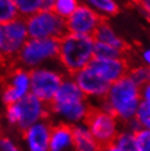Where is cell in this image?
I'll list each match as a JSON object with an SVG mask.
<instances>
[{"label": "cell", "instance_id": "cell-12", "mask_svg": "<svg viewBox=\"0 0 150 151\" xmlns=\"http://www.w3.org/2000/svg\"><path fill=\"white\" fill-rule=\"evenodd\" d=\"M71 77L87 99H95L101 101L106 95L111 86L97 75V72L90 66H87L86 68L79 70Z\"/></svg>", "mask_w": 150, "mask_h": 151}, {"label": "cell", "instance_id": "cell-32", "mask_svg": "<svg viewBox=\"0 0 150 151\" xmlns=\"http://www.w3.org/2000/svg\"><path fill=\"white\" fill-rule=\"evenodd\" d=\"M98 151H122V150L118 149L114 144H112V145L104 146V147H100V149H99Z\"/></svg>", "mask_w": 150, "mask_h": 151}, {"label": "cell", "instance_id": "cell-9", "mask_svg": "<svg viewBox=\"0 0 150 151\" xmlns=\"http://www.w3.org/2000/svg\"><path fill=\"white\" fill-rule=\"evenodd\" d=\"M4 27V48H2V61H10L13 64L15 57L29 40V33L26 29L25 19L17 18Z\"/></svg>", "mask_w": 150, "mask_h": 151}, {"label": "cell", "instance_id": "cell-3", "mask_svg": "<svg viewBox=\"0 0 150 151\" xmlns=\"http://www.w3.org/2000/svg\"><path fill=\"white\" fill-rule=\"evenodd\" d=\"M4 116L8 124L23 132L35 123L48 118L49 106L30 93L6 106Z\"/></svg>", "mask_w": 150, "mask_h": 151}, {"label": "cell", "instance_id": "cell-21", "mask_svg": "<svg viewBox=\"0 0 150 151\" xmlns=\"http://www.w3.org/2000/svg\"><path fill=\"white\" fill-rule=\"evenodd\" d=\"M79 4V0H55L50 9L61 19L67 20L76 11Z\"/></svg>", "mask_w": 150, "mask_h": 151}, {"label": "cell", "instance_id": "cell-19", "mask_svg": "<svg viewBox=\"0 0 150 151\" xmlns=\"http://www.w3.org/2000/svg\"><path fill=\"white\" fill-rule=\"evenodd\" d=\"M18 14L22 19H27L45 8L43 0H13Z\"/></svg>", "mask_w": 150, "mask_h": 151}, {"label": "cell", "instance_id": "cell-31", "mask_svg": "<svg viewBox=\"0 0 150 151\" xmlns=\"http://www.w3.org/2000/svg\"><path fill=\"white\" fill-rule=\"evenodd\" d=\"M4 27L0 24V61H2V48H4Z\"/></svg>", "mask_w": 150, "mask_h": 151}, {"label": "cell", "instance_id": "cell-34", "mask_svg": "<svg viewBox=\"0 0 150 151\" xmlns=\"http://www.w3.org/2000/svg\"><path fill=\"white\" fill-rule=\"evenodd\" d=\"M134 151H138V150H137V149H136V150H134Z\"/></svg>", "mask_w": 150, "mask_h": 151}, {"label": "cell", "instance_id": "cell-24", "mask_svg": "<svg viewBox=\"0 0 150 151\" xmlns=\"http://www.w3.org/2000/svg\"><path fill=\"white\" fill-rule=\"evenodd\" d=\"M127 75L140 88L150 81V67L146 65H139V66L131 67L128 70Z\"/></svg>", "mask_w": 150, "mask_h": 151}, {"label": "cell", "instance_id": "cell-11", "mask_svg": "<svg viewBox=\"0 0 150 151\" xmlns=\"http://www.w3.org/2000/svg\"><path fill=\"white\" fill-rule=\"evenodd\" d=\"M48 106L49 115H54L60 123L70 126L84 123L92 109L88 99L72 102H52Z\"/></svg>", "mask_w": 150, "mask_h": 151}, {"label": "cell", "instance_id": "cell-22", "mask_svg": "<svg viewBox=\"0 0 150 151\" xmlns=\"http://www.w3.org/2000/svg\"><path fill=\"white\" fill-rule=\"evenodd\" d=\"M114 145L122 151L136 150L137 148H136L135 132L129 130V129L120 130L117 135L116 139L114 140Z\"/></svg>", "mask_w": 150, "mask_h": 151}, {"label": "cell", "instance_id": "cell-18", "mask_svg": "<svg viewBox=\"0 0 150 151\" xmlns=\"http://www.w3.org/2000/svg\"><path fill=\"white\" fill-rule=\"evenodd\" d=\"M86 4L103 19L113 17L120 11V6L116 0H86Z\"/></svg>", "mask_w": 150, "mask_h": 151}, {"label": "cell", "instance_id": "cell-20", "mask_svg": "<svg viewBox=\"0 0 150 151\" xmlns=\"http://www.w3.org/2000/svg\"><path fill=\"white\" fill-rule=\"evenodd\" d=\"M125 52L117 49L113 46L94 41L93 58L95 59H116L124 57Z\"/></svg>", "mask_w": 150, "mask_h": 151}, {"label": "cell", "instance_id": "cell-16", "mask_svg": "<svg viewBox=\"0 0 150 151\" xmlns=\"http://www.w3.org/2000/svg\"><path fill=\"white\" fill-rule=\"evenodd\" d=\"M71 129L74 151H98L100 149L86 123L74 125Z\"/></svg>", "mask_w": 150, "mask_h": 151}, {"label": "cell", "instance_id": "cell-27", "mask_svg": "<svg viewBox=\"0 0 150 151\" xmlns=\"http://www.w3.org/2000/svg\"><path fill=\"white\" fill-rule=\"evenodd\" d=\"M0 151H23L10 137L0 136Z\"/></svg>", "mask_w": 150, "mask_h": 151}, {"label": "cell", "instance_id": "cell-13", "mask_svg": "<svg viewBox=\"0 0 150 151\" xmlns=\"http://www.w3.org/2000/svg\"><path fill=\"white\" fill-rule=\"evenodd\" d=\"M53 124L48 118L33 124L22 132L26 151H48Z\"/></svg>", "mask_w": 150, "mask_h": 151}, {"label": "cell", "instance_id": "cell-29", "mask_svg": "<svg viewBox=\"0 0 150 151\" xmlns=\"http://www.w3.org/2000/svg\"><path fill=\"white\" fill-rule=\"evenodd\" d=\"M137 4L145 17L150 20V0H137Z\"/></svg>", "mask_w": 150, "mask_h": 151}, {"label": "cell", "instance_id": "cell-2", "mask_svg": "<svg viewBox=\"0 0 150 151\" xmlns=\"http://www.w3.org/2000/svg\"><path fill=\"white\" fill-rule=\"evenodd\" d=\"M94 38L66 33L59 38L57 61L66 75L72 76L89 66L93 59Z\"/></svg>", "mask_w": 150, "mask_h": 151}, {"label": "cell", "instance_id": "cell-6", "mask_svg": "<svg viewBox=\"0 0 150 151\" xmlns=\"http://www.w3.org/2000/svg\"><path fill=\"white\" fill-rule=\"evenodd\" d=\"M65 76L63 70L48 65L32 69L30 70V93L49 105Z\"/></svg>", "mask_w": 150, "mask_h": 151}, {"label": "cell", "instance_id": "cell-7", "mask_svg": "<svg viewBox=\"0 0 150 151\" xmlns=\"http://www.w3.org/2000/svg\"><path fill=\"white\" fill-rule=\"evenodd\" d=\"M84 123L100 147L114 144L120 132V121L101 107H92Z\"/></svg>", "mask_w": 150, "mask_h": 151}, {"label": "cell", "instance_id": "cell-5", "mask_svg": "<svg viewBox=\"0 0 150 151\" xmlns=\"http://www.w3.org/2000/svg\"><path fill=\"white\" fill-rule=\"evenodd\" d=\"M25 23L30 38L59 40L67 33L66 20L58 17L50 8H44L31 15L25 19Z\"/></svg>", "mask_w": 150, "mask_h": 151}, {"label": "cell", "instance_id": "cell-10", "mask_svg": "<svg viewBox=\"0 0 150 151\" xmlns=\"http://www.w3.org/2000/svg\"><path fill=\"white\" fill-rule=\"evenodd\" d=\"M103 20L104 19L89 6L80 4L76 11L66 20L67 33L93 37L95 31Z\"/></svg>", "mask_w": 150, "mask_h": 151}, {"label": "cell", "instance_id": "cell-26", "mask_svg": "<svg viewBox=\"0 0 150 151\" xmlns=\"http://www.w3.org/2000/svg\"><path fill=\"white\" fill-rule=\"evenodd\" d=\"M136 148L138 151H150V130L139 129L135 132Z\"/></svg>", "mask_w": 150, "mask_h": 151}, {"label": "cell", "instance_id": "cell-33", "mask_svg": "<svg viewBox=\"0 0 150 151\" xmlns=\"http://www.w3.org/2000/svg\"><path fill=\"white\" fill-rule=\"evenodd\" d=\"M44 1V4H45V8H50L52 7L53 2L55 1V0H43Z\"/></svg>", "mask_w": 150, "mask_h": 151}, {"label": "cell", "instance_id": "cell-4", "mask_svg": "<svg viewBox=\"0 0 150 151\" xmlns=\"http://www.w3.org/2000/svg\"><path fill=\"white\" fill-rule=\"evenodd\" d=\"M58 48L59 40L56 38H29L13 64L30 71L57 60Z\"/></svg>", "mask_w": 150, "mask_h": 151}, {"label": "cell", "instance_id": "cell-14", "mask_svg": "<svg viewBox=\"0 0 150 151\" xmlns=\"http://www.w3.org/2000/svg\"><path fill=\"white\" fill-rule=\"evenodd\" d=\"M91 68L97 72L102 79L109 84H112L115 81L120 80L128 73L129 65L125 57L116 59H95L93 58L89 64Z\"/></svg>", "mask_w": 150, "mask_h": 151}, {"label": "cell", "instance_id": "cell-15", "mask_svg": "<svg viewBox=\"0 0 150 151\" xmlns=\"http://www.w3.org/2000/svg\"><path fill=\"white\" fill-rule=\"evenodd\" d=\"M48 151H74L72 129L70 125L64 123L53 125Z\"/></svg>", "mask_w": 150, "mask_h": 151}, {"label": "cell", "instance_id": "cell-28", "mask_svg": "<svg viewBox=\"0 0 150 151\" xmlns=\"http://www.w3.org/2000/svg\"><path fill=\"white\" fill-rule=\"evenodd\" d=\"M140 101L150 107V81L140 87Z\"/></svg>", "mask_w": 150, "mask_h": 151}, {"label": "cell", "instance_id": "cell-23", "mask_svg": "<svg viewBox=\"0 0 150 151\" xmlns=\"http://www.w3.org/2000/svg\"><path fill=\"white\" fill-rule=\"evenodd\" d=\"M20 18L13 0H0V24L4 25Z\"/></svg>", "mask_w": 150, "mask_h": 151}, {"label": "cell", "instance_id": "cell-1", "mask_svg": "<svg viewBox=\"0 0 150 151\" xmlns=\"http://www.w3.org/2000/svg\"><path fill=\"white\" fill-rule=\"evenodd\" d=\"M100 102L101 109L112 113L120 123L128 124L135 118L141 103L140 88L126 75L110 86L106 95Z\"/></svg>", "mask_w": 150, "mask_h": 151}, {"label": "cell", "instance_id": "cell-25", "mask_svg": "<svg viewBox=\"0 0 150 151\" xmlns=\"http://www.w3.org/2000/svg\"><path fill=\"white\" fill-rule=\"evenodd\" d=\"M135 122L139 129L150 130V107L144 103H140L137 113L135 115Z\"/></svg>", "mask_w": 150, "mask_h": 151}, {"label": "cell", "instance_id": "cell-17", "mask_svg": "<svg viewBox=\"0 0 150 151\" xmlns=\"http://www.w3.org/2000/svg\"><path fill=\"white\" fill-rule=\"evenodd\" d=\"M93 38L95 42H101V43L107 44V45L113 46V47L120 49L123 52H126V49H127L126 42L117 34L116 31L112 27V25L104 20L102 21L101 24L97 29L93 35Z\"/></svg>", "mask_w": 150, "mask_h": 151}, {"label": "cell", "instance_id": "cell-30", "mask_svg": "<svg viewBox=\"0 0 150 151\" xmlns=\"http://www.w3.org/2000/svg\"><path fill=\"white\" fill-rule=\"evenodd\" d=\"M141 60H143V65H146V66L150 67V47L143 50V53H141Z\"/></svg>", "mask_w": 150, "mask_h": 151}, {"label": "cell", "instance_id": "cell-8", "mask_svg": "<svg viewBox=\"0 0 150 151\" xmlns=\"http://www.w3.org/2000/svg\"><path fill=\"white\" fill-rule=\"evenodd\" d=\"M12 65V69L9 70L4 78L1 92V99L6 106L30 94V71L14 64Z\"/></svg>", "mask_w": 150, "mask_h": 151}]
</instances>
